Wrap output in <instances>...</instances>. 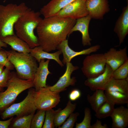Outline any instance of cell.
<instances>
[{
    "label": "cell",
    "mask_w": 128,
    "mask_h": 128,
    "mask_svg": "<svg viewBox=\"0 0 128 128\" xmlns=\"http://www.w3.org/2000/svg\"><path fill=\"white\" fill-rule=\"evenodd\" d=\"M76 20L56 15L44 18L36 28L39 46L49 52L57 49L69 36Z\"/></svg>",
    "instance_id": "6da1fadb"
},
{
    "label": "cell",
    "mask_w": 128,
    "mask_h": 128,
    "mask_svg": "<svg viewBox=\"0 0 128 128\" xmlns=\"http://www.w3.org/2000/svg\"><path fill=\"white\" fill-rule=\"evenodd\" d=\"M40 11H35L28 8L18 19L14 28L16 35L26 42L31 48L39 46L38 39L34 30L42 18Z\"/></svg>",
    "instance_id": "7a4b0ae2"
},
{
    "label": "cell",
    "mask_w": 128,
    "mask_h": 128,
    "mask_svg": "<svg viewBox=\"0 0 128 128\" xmlns=\"http://www.w3.org/2000/svg\"><path fill=\"white\" fill-rule=\"evenodd\" d=\"M9 60L14 66L20 78L33 82L38 67L36 59L30 53L6 50Z\"/></svg>",
    "instance_id": "3957f363"
},
{
    "label": "cell",
    "mask_w": 128,
    "mask_h": 128,
    "mask_svg": "<svg viewBox=\"0 0 128 128\" xmlns=\"http://www.w3.org/2000/svg\"><path fill=\"white\" fill-rule=\"evenodd\" d=\"M28 8L24 3L0 5V39L15 34V24Z\"/></svg>",
    "instance_id": "277c9868"
},
{
    "label": "cell",
    "mask_w": 128,
    "mask_h": 128,
    "mask_svg": "<svg viewBox=\"0 0 128 128\" xmlns=\"http://www.w3.org/2000/svg\"><path fill=\"white\" fill-rule=\"evenodd\" d=\"M34 86L33 81L22 79L16 72H11L7 89L0 93V113L12 104L21 93Z\"/></svg>",
    "instance_id": "5b68a950"
},
{
    "label": "cell",
    "mask_w": 128,
    "mask_h": 128,
    "mask_svg": "<svg viewBox=\"0 0 128 128\" xmlns=\"http://www.w3.org/2000/svg\"><path fill=\"white\" fill-rule=\"evenodd\" d=\"M29 89L27 96L23 100L12 104L0 113L2 119H5L15 116L19 117L35 113L37 110L34 100L35 90L32 87Z\"/></svg>",
    "instance_id": "8992f818"
},
{
    "label": "cell",
    "mask_w": 128,
    "mask_h": 128,
    "mask_svg": "<svg viewBox=\"0 0 128 128\" xmlns=\"http://www.w3.org/2000/svg\"><path fill=\"white\" fill-rule=\"evenodd\" d=\"M104 93L107 100L115 104L128 103V78L116 79L113 78L106 87Z\"/></svg>",
    "instance_id": "52a82bcc"
},
{
    "label": "cell",
    "mask_w": 128,
    "mask_h": 128,
    "mask_svg": "<svg viewBox=\"0 0 128 128\" xmlns=\"http://www.w3.org/2000/svg\"><path fill=\"white\" fill-rule=\"evenodd\" d=\"M106 63L104 54L88 55L83 60L81 70L87 78L96 77L105 70Z\"/></svg>",
    "instance_id": "ba28073f"
},
{
    "label": "cell",
    "mask_w": 128,
    "mask_h": 128,
    "mask_svg": "<svg viewBox=\"0 0 128 128\" xmlns=\"http://www.w3.org/2000/svg\"><path fill=\"white\" fill-rule=\"evenodd\" d=\"M59 93L50 90L47 85L35 91V103L37 110H46L55 107L59 102Z\"/></svg>",
    "instance_id": "9c48e42d"
},
{
    "label": "cell",
    "mask_w": 128,
    "mask_h": 128,
    "mask_svg": "<svg viewBox=\"0 0 128 128\" xmlns=\"http://www.w3.org/2000/svg\"><path fill=\"white\" fill-rule=\"evenodd\" d=\"M86 0H77L66 5L55 15L75 19L88 15L86 6Z\"/></svg>",
    "instance_id": "30bf717a"
},
{
    "label": "cell",
    "mask_w": 128,
    "mask_h": 128,
    "mask_svg": "<svg viewBox=\"0 0 128 128\" xmlns=\"http://www.w3.org/2000/svg\"><path fill=\"white\" fill-rule=\"evenodd\" d=\"M65 71L59 78L57 82L52 86H48L51 91L59 93L64 91L70 86H74L76 82V78L75 77H71L72 73L78 69L79 67L73 65L70 62L66 64Z\"/></svg>",
    "instance_id": "8fae6325"
},
{
    "label": "cell",
    "mask_w": 128,
    "mask_h": 128,
    "mask_svg": "<svg viewBox=\"0 0 128 128\" xmlns=\"http://www.w3.org/2000/svg\"><path fill=\"white\" fill-rule=\"evenodd\" d=\"M100 46L96 45L79 51H75L69 46L68 40L63 41L58 46L57 49L61 51L63 55L62 62L63 64L70 62L71 60L77 56L82 55H89L91 53L97 51L100 48Z\"/></svg>",
    "instance_id": "7c38bea8"
},
{
    "label": "cell",
    "mask_w": 128,
    "mask_h": 128,
    "mask_svg": "<svg viewBox=\"0 0 128 128\" xmlns=\"http://www.w3.org/2000/svg\"><path fill=\"white\" fill-rule=\"evenodd\" d=\"M113 72L111 67L106 64L105 70L102 73L94 78H87L84 84L93 91L97 90H104L106 86L113 78Z\"/></svg>",
    "instance_id": "4fadbf2b"
},
{
    "label": "cell",
    "mask_w": 128,
    "mask_h": 128,
    "mask_svg": "<svg viewBox=\"0 0 128 128\" xmlns=\"http://www.w3.org/2000/svg\"><path fill=\"white\" fill-rule=\"evenodd\" d=\"M86 4L88 15L92 18L102 19L110 10L108 0H86Z\"/></svg>",
    "instance_id": "5bb4252c"
},
{
    "label": "cell",
    "mask_w": 128,
    "mask_h": 128,
    "mask_svg": "<svg viewBox=\"0 0 128 128\" xmlns=\"http://www.w3.org/2000/svg\"><path fill=\"white\" fill-rule=\"evenodd\" d=\"M104 55L106 64L113 71L128 59L126 47L119 50L114 48H111Z\"/></svg>",
    "instance_id": "9a60e30c"
},
{
    "label": "cell",
    "mask_w": 128,
    "mask_h": 128,
    "mask_svg": "<svg viewBox=\"0 0 128 128\" xmlns=\"http://www.w3.org/2000/svg\"><path fill=\"white\" fill-rule=\"evenodd\" d=\"M91 18L89 15L78 19L71 30L69 35L73 32L78 31L82 35V42L84 46H91V39L88 31L89 25Z\"/></svg>",
    "instance_id": "2e32d148"
},
{
    "label": "cell",
    "mask_w": 128,
    "mask_h": 128,
    "mask_svg": "<svg viewBox=\"0 0 128 128\" xmlns=\"http://www.w3.org/2000/svg\"><path fill=\"white\" fill-rule=\"evenodd\" d=\"M50 59H41L36 72L33 81L34 86L36 91L41 88L46 87V80L48 76L51 73L48 69V65Z\"/></svg>",
    "instance_id": "e0dca14e"
},
{
    "label": "cell",
    "mask_w": 128,
    "mask_h": 128,
    "mask_svg": "<svg viewBox=\"0 0 128 128\" xmlns=\"http://www.w3.org/2000/svg\"><path fill=\"white\" fill-rule=\"evenodd\" d=\"M123 9L122 12L116 21L114 32L118 36L119 45L122 43L128 34V4Z\"/></svg>",
    "instance_id": "ac0fdd59"
},
{
    "label": "cell",
    "mask_w": 128,
    "mask_h": 128,
    "mask_svg": "<svg viewBox=\"0 0 128 128\" xmlns=\"http://www.w3.org/2000/svg\"><path fill=\"white\" fill-rule=\"evenodd\" d=\"M110 117L112 128H125L128 125V109L121 106L115 108Z\"/></svg>",
    "instance_id": "d6986e66"
},
{
    "label": "cell",
    "mask_w": 128,
    "mask_h": 128,
    "mask_svg": "<svg viewBox=\"0 0 128 128\" xmlns=\"http://www.w3.org/2000/svg\"><path fill=\"white\" fill-rule=\"evenodd\" d=\"M77 0H51L43 6L40 12L44 18L55 15L62 8Z\"/></svg>",
    "instance_id": "ffe728a7"
},
{
    "label": "cell",
    "mask_w": 128,
    "mask_h": 128,
    "mask_svg": "<svg viewBox=\"0 0 128 128\" xmlns=\"http://www.w3.org/2000/svg\"><path fill=\"white\" fill-rule=\"evenodd\" d=\"M30 53L39 63L42 59H53L61 67L64 66L62 62L59 59V55L62 53L59 50L54 53H50L44 51L39 46L31 48Z\"/></svg>",
    "instance_id": "44dd1931"
},
{
    "label": "cell",
    "mask_w": 128,
    "mask_h": 128,
    "mask_svg": "<svg viewBox=\"0 0 128 128\" xmlns=\"http://www.w3.org/2000/svg\"><path fill=\"white\" fill-rule=\"evenodd\" d=\"M1 39L10 46L12 50L20 52L30 53L31 48L29 45L16 35L7 36Z\"/></svg>",
    "instance_id": "7402d4cb"
},
{
    "label": "cell",
    "mask_w": 128,
    "mask_h": 128,
    "mask_svg": "<svg viewBox=\"0 0 128 128\" xmlns=\"http://www.w3.org/2000/svg\"><path fill=\"white\" fill-rule=\"evenodd\" d=\"M76 107V103H72L70 100L68 101L66 106L63 109L60 108L56 113L55 118V127L61 126L69 116L73 112Z\"/></svg>",
    "instance_id": "603a6c76"
},
{
    "label": "cell",
    "mask_w": 128,
    "mask_h": 128,
    "mask_svg": "<svg viewBox=\"0 0 128 128\" xmlns=\"http://www.w3.org/2000/svg\"><path fill=\"white\" fill-rule=\"evenodd\" d=\"M95 91L91 95H87V99L92 109L96 112L107 100L104 90H97Z\"/></svg>",
    "instance_id": "cb8c5ba5"
},
{
    "label": "cell",
    "mask_w": 128,
    "mask_h": 128,
    "mask_svg": "<svg viewBox=\"0 0 128 128\" xmlns=\"http://www.w3.org/2000/svg\"><path fill=\"white\" fill-rule=\"evenodd\" d=\"M34 114L14 118L9 128H31L32 120Z\"/></svg>",
    "instance_id": "d4e9b609"
},
{
    "label": "cell",
    "mask_w": 128,
    "mask_h": 128,
    "mask_svg": "<svg viewBox=\"0 0 128 128\" xmlns=\"http://www.w3.org/2000/svg\"><path fill=\"white\" fill-rule=\"evenodd\" d=\"M115 105L111 101L107 100L95 112V116L99 119L110 116L115 108Z\"/></svg>",
    "instance_id": "484cf974"
},
{
    "label": "cell",
    "mask_w": 128,
    "mask_h": 128,
    "mask_svg": "<svg viewBox=\"0 0 128 128\" xmlns=\"http://www.w3.org/2000/svg\"><path fill=\"white\" fill-rule=\"evenodd\" d=\"M60 108L54 110L53 109L46 111L45 115L43 128H55V115Z\"/></svg>",
    "instance_id": "4316f807"
},
{
    "label": "cell",
    "mask_w": 128,
    "mask_h": 128,
    "mask_svg": "<svg viewBox=\"0 0 128 128\" xmlns=\"http://www.w3.org/2000/svg\"><path fill=\"white\" fill-rule=\"evenodd\" d=\"M46 111L38 110L36 113L34 114L32 120L31 128H42L45 120Z\"/></svg>",
    "instance_id": "83f0119b"
},
{
    "label": "cell",
    "mask_w": 128,
    "mask_h": 128,
    "mask_svg": "<svg viewBox=\"0 0 128 128\" xmlns=\"http://www.w3.org/2000/svg\"><path fill=\"white\" fill-rule=\"evenodd\" d=\"M113 78L119 79H125L128 78V59L113 71Z\"/></svg>",
    "instance_id": "f1b7e54d"
},
{
    "label": "cell",
    "mask_w": 128,
    "mask_h": 128,
    "mask_svg": "<svg viewBox=\"0 0 128 128\" xmlns=\"http://www.w3.org/2000/svg\"><path fill=\"white\" fill-rule=\"evenodd\" d=\"M84 116L83 120L81 123H76V128H91V115L90 109L87 107L85 108Z\"/></svg>",
    "instance_id": "f546056e"
},
{
    "label": "cell",
    "mask_w": 128,
    "mask_h": 128,
    "mask_svg": "<svg viewBox=\"0 0 128 128\" xmlns=\"http://www.w3.org/2000/svg\"><path fill=\"white\" fill-rule=\"evenodd\" d=\"M79 114L78 112L72 113L66 121H65L59 128H73Z\"/></svg>",
    "instance_id": "4dcf8cb0"
},
{
    "label": "cell",
    "mask_w": 128,
    "mask_h": 128,
    "mask_svg": "<svg viewBox=\"0 0 128 128\" xmlns=\"http://www.w3.org/2000/svg\"><path fill=\"white\" fill-rule=\"evenodd\" d=\"M11 74L10 70L7 68L4 69L0 74V87H7Z\"/></svg>",
    "instance_id": "1f68e13d"
},
{
    "label": "cell",
    "mask_w": 128,
    "mask_h": 128,
    "mask_svg": "<svg viewBox=\"0 0 128 128\" xmlns=\"http://www.w3.org/2000/svg\"><path fill=\"white\" fill-rule=\"evenodd\" d=\"M0 64L4 65L10 70L14 69V67L9 60L6 50H0Z\"/></svg>",
    "instance_id": "d6a6232c"
},
{
    "label": "cell",
    "mask_w": 128,
    "mask_h": 128,
    "mask_svg": "<svg viewBox=\"0 0 128 128\" xmlns=\"http://www.w3.org/2000/svg\"><path fill=\"white\" fill-rule=\"evenodd\" d=\"M81 96L80 91L77 89H75L72 90L69 95V98L71 101H75L79 98Z\"/></svg>",
    "instance_id": "836d02e7"
},
{
    "label": "cell",
    "mask_w": 128,
    "mask_h": 128,
    "mask_svg": "<svg viewBox=\"0 0 128 128\" xmlns=\"http://www.w3.org/2000/svg\"><path fill=\"white\" fill-rule=\"evenodd\" d=\"M14 117L10 118L8 120L2 121L0 120V128H8L13 120Z\"/></svg>",
    "instance_id": "e575fe53"
},
{
    "label": "cell",
    "mask_w": 128,
    "mask_h": 128,
    "mask_svg": "<svg viewBox=\"0 0 128 128\" xmlns=\"http://www.w3.org/2000/svg\"><path fill=\"white\" fill-rule=\"evenodd\" d=\"M108 127L106 124L102 125L100 120L97 119L96 122L91 125V128H108Z\"/></svg>",
    "instance_id": "d590c367"
},
{
    "label": "cell",
    "mask_w": 128,
    "mask_h": 128,
    "mask_svg": "<svg viewBox=\"0 0 128 128\" xmlns=\"http://www.w3.org/2000/svg\"><path fill=\"white\" fill-rule=\"evenodd\" d=\"M7 47V45L5 43L3 42L0 39V50H3L2 47L6 48Z\"/></svg>",
    "instance_id": "8d00e7d4"
},
{
    "label": "cell",
    "mask_w": 128,
    "mask_h": 128,
    "mask_svg": "<svg viewBox=\"0 0 128 128\" xmlns=\"http://www.w3.org/2000/svg\"><path fill=\"white\" fill-rule=\"evenodd\" d=\"M4 66L0 64V74L2 73L4 69Z\"/></svg>",
    "instance_id": "74e56055"
},
{
    "label": "cell",
    "mask_w": 128,
    "mask_h": 128,
    "mask_svg": "<svg viewBox=\"0 0 128 128\" xmlns=\"http://www.w3.org/2000/svg\"><path fill=\"white\" fill-rule=\"evenodd\" d=\"M3 88L0 87V93L1 92L3 91Z\"/></svg>",
    "instance_id": "f35d334b"
},
{
    "label": "cell",
    "mask_w": 128,
    "mask_h": 128,
    "mask_svg": "<svg viewBox=\"0 0 128 128\" xmlns=\"http://www.w3.org/2000/svg\"><path fill=\"white\" fill-rule=\"evenodd\" d=\"M128 0H127V1H128Z\"/></svg>",
    "instance_id": "ab89813d"
}]
</instances>
